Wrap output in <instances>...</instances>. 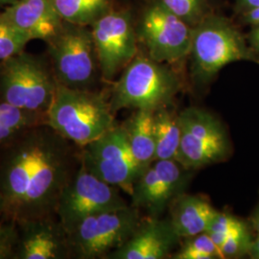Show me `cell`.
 <instances>
[{
  "instance_id": "6da1fadb",
  "label": "cell",
  "mask_w": 259,
  "mask_h": 259,
  "mask_svg": "<svg viewBox=\"0 0 259 259\" xmlns=\"http://www.w3.org/2000/svg\"><path fill=\"white\" fill-rule=\"evenodd\" d=\"M69 140L47 124L23 130L0 147L4 218L20 223L56 216L59 199L81 164Z\"/></svg>"
},
{
  "instance_id": "7a4b0ae2",
  "label": "cell",
  "mask_w": 259,
  "mask_h": 259,
  "mask_svg": "<svg viewBox=\"0 0 259 259\" xmlns=\"http://www.w3.org/2000/svg\"><path fill=\"white\" fill-rule=\"evenodd\" d=\"M47 124L81 149L115 126L110 99L102 93L59 83L47 111Z\"/></svg>"
},
{
  "instance_id": "3957f363",
  "label": "cell",
  "mask_w": 259,
  "mask_h": 259,
  "mask_svg": "<svg viewBox=\"0 0 259 259\" xmlns=\"http://www.w3.org/2000/svg\"><path fill=\"white\" fill-rule=\"evenodd\" d=\"M191 72L201 83H207L226 65L249 61L259 64V57L238 27L225 17L209 14L193 27Z\"/></svg>"
},
{
  "instance_id": "277c9868",
  "label": "cell",
  "mask_w": 259,
  "mask_h": 259,
  "mask_svg": "<svg viewBox=\"0 0 259 259\" xmlns=\"http://www.w3.org/2000/svg\"><path fill=\"white\" fill-rule=\"evenodd\" d=\"M178 75L148 56H136L114 82L110 104L115 113L123 109L156 111L170 105L181 90Z\"/></svg>"
},
{
  "instance_id": "5b68a950",
  "label": "cell",
  "mask_w": 259,
  "mask_h": 259,
  "mask_svg": "<svg viewBox=\"0 0 259 259\" xmlns=\"http://www.w3.org/2000/svg\"><path fill=\"white\" fill-rule=\"evenodd\" d=\"M57 83L47 56L22 51L0 62V101L47 113Z\"/></svg>"
},
{
  "instance_id": "8992f818",
  "label": "cell",
  "mask_w": 259,
  "mask_h": 259,
  "mask_svg": "<svg viewBox=\"0 0 259 259\" xmlns=\"http://www.w3.org/2000/svg\"><path fill=\"white\" fill-rule=\"evenodd\" d=\"M46 44L57 82L71 89L92 90L101 73L91 28L65 21Z\"/></svg>"
},
{
  "instance_id": "52a82bcc",
  "label": "cell",
  "mask_w": 259,
  "mask_h": 259,
  "mask_svg": "<svg viewBox=\"0 0 259 259\" xmlns=\"http://www.w3.org/2000/svg\"><path fill=\"white\" fill-rule=\"evenodd\" d=\"M141 221L138 208L133 205L89 216L68 233L71 255L81 259L107 257L129 240Z\"/></svg>"
},
{
  "instance_id": "ba28073f",
  "label": "cell",
  "mask_w": 259,
  "mask_h": 259,
  "mask_svg": "<svg viewBox=\"0 0 259 259\" xmlns=\"http://www.w3.org/2000/svg\"><path fill=\"white\" fill-rule=\"evenodd\" d=\"M181 145L177 161L185 169L222 162L232 155V143L222 122L209 111L188 108L179 113Z\"/></svg>"
},
{
  "instance_id": "9c48e42d",
  "label": "cell",
  "mask_w": 259,
  "mask_h": 259,
  "mask_svg": "<svg viewBox=\"0 0 259 259\" xmlns=\"http://www.w3.org/2000/svg\"><path fill=\"white\" fill-rule=\"evenodd\" d=\"M81 163L94 176L131 195L145 170L134 156L123 126H114L82 148Z\"/></svg>"
},
{
  "instance_id": "30bf717a",
  "label": "cell",
  "mask_w": 259,
  "mask_h": 259,
  "mask_svg": "<svg viewBox=\"0 0 259 259\" xmlns=\"http://www.w3.org/2000/svg\"><path fill=\"white\" fill-rule=\"evenodd\" d=\"M126 205L118 187L94 176L81 163L61 194L56 217L68 234L87 217Z\"/></svg>"
},
{
  "instance_id": "8fae6325",
  "label": "cell",
  "mask_w": 259,
  "mask_h": 259,
  "mask_svg": "<svg viewBox=\"0 0 259 259\" xmlns=\"http://www.w3.org/2000/svg\"><path fill=\"white\" fill-rule=\"evenodd\" d=\"M193 28L158 0L144 10L137 34L148 57L161 64H173L189 55Z\"/></svg>"
},
{
  "instance_id": "7c38bea8",
  "label": "cell",
  "mask_w": 259,
  "mask_h": 259,
  "mask_svg": "<svg viewBox=\"0 0 259 259\" xmlns=\"http://www.w3.org/2000/svg\"><path fill=\"white\" fill-rule=\"evenodd\" d=\"M101 78L113 82L139 54L137 26L127 10L112 9L91 26Z\"/></svg>"
},
{
  "instance_id": "4fadbf2b",
  "label": "cell",
  "mask_w": 259,
  "mask_h": 259,
  "mask_svg": "<svg viewBox=\"0 0 259 259\" xmlns=\"http://www.w3.org/2000/svg\"><path fill=\"white\" fill-rule=\"evenodd\" d=\"M188 171L175 159L155 160L140 175L132 192L133 206L154 216L175 200L189 180Z\"/></svg>"
},
{
  "instance_id": "5bb4252c",
  "label": "cell",
  "mask_w": 259,
  "mask_h": 259,
  "mask_svg": "<svg viewBox=\"0 0 259 259\" xmlns=\"http://www.w3.org/2000/svg\"><path fill=\"white\" fill-rule=\"evenodd\" d=\"M14 258L64 259L71 255L68 234L56 216L20 223Z\"/></svg>"
},
{
  "instance_id": "9a60e30c",
  "label": "cell",
  "mask_w": 259,
  "mask_h": 259,
  "mask_svg": "<svg viewBox=\"0 0 259 259\" xmlns=\"http://www.w3.org/2000/svg\"><path fill=\"white\" fill-rule=\"evenodd\" d=\"M180 239L170 221L151 218L141 221L129 240L111 251L106 258H165Z\"/></svg>"
},
{
  "instance_id": "2e32d148",
  "label": "cell",
  "mask_w": 259,
  "mask_h": 259,
  "mask_svg": "<svg viewBox=\"0 0 259 259\" xmlns=\"http://www.w3.org/2000/svg\"><path fill=\"white\" fill-rule=\"evenodd\" d=\"M0 16L33 39L47 42L64 25L52 0H18L0 12Z\"/></svg>"
},
{
  "instance_id": "e0dca14e",
  "label": "cell",
  "mask_w": 259,
  "mask_h": 259,
  "mask_svg": "<svg viewBox=\"0 0 259 259\" xmlns=\"http://www.w3.org/2000/svg\"><path fill=\"white\" fill-rule=\"evenodd\" d=\"M176 203L169 220L180 238H188L206 232L217 210L199 196L182 195Z\"/></svg>"
},
{
  "instance_id": "ac0fdd59",
  "label": "cell",
  "mask_w": 259,
  "mask_h": 259,
  "mask_svg": "<svg viewBox=\"0 0 259 259\" xmlns=\"http://www.w3.org/2000/svg\"><path fill=\"white\" fill-rule=\"evenodd\" d=\"M154 111L138 110L123 125L132 152L139 164L146 169L156 160Z\"/></svg>"
},
{
  "instance_id": "d6986e66",
  "label": "cell",
  "mask_w": 259,
  "mask_h": 259,
  "mask_svg": "<svg viewBox=\"0 0 259 259\" xmlns=\"http://www.w3.org/2000/svg\"><path fill=\"white\" fill-rule=\"evenodd\" d=\"M161 107L154 112L156 135V160L175 159L181 145V126L179 113Z\"/></svg>"
},
{
  "instance_id": "ffe728a7",
  "label": "cell",
  "mask_w": 259,
  "mask_h": 259,
  "mask_svg": "<svg viewBox=\"0 0 259 259\" xmlns=\"http://www.w3.org/2000/svg\"><path fill=\"white\" fill-rule=\"evenodd\" d=\"M52 2L64 21L89 27L113 9L112 0H52Z\"/></svg>"
},
{
  "instance_id": "44dd1931",
  "label": "cell",
  "mask_w": 259,
  "mask_h": 259,
  "mask_svg": "<svg viewBox=\"0 0 259 259\" xmlns=\"http://www.w3.org/2000/svg\"><path fill=\"white\" fill-rule=\"evenodd\" d=\"M0 124L13 129H29L47 124V113L27 111L0 101Z\"/></svg>"
},
{
  "instance_id": "7402d4cb",
  "label": "cell",
  "mask_w": 259,
  "mask_h": 259,
  "mask_svg": "<svg viewBox=\"0 0 259 259\" xmlns=\"http://www.w3.org/2000/svg\"><path fill=\"white\" fill-rule=\"evenodd\" d=\"M185 244L173 256L175 259H222L220 249L214 244L210 236L203 232L185 238Z\"/></svg>"
},
{
  "instance_id": "603a6c76",
  "label": "cell",
  "mask_w": 259,
  "mask_h": 259,
  "mask_svg": "<svg viewBox=\"0 0 259 259\" xmlns=\"http://www.w3.org/2000/svg\"><path fill=\"white\" fill-rule=\"evenodd\" d=\"M167 9L193 28L209 15L206 0H159Z\"/></svg>"
},
{
  "instance_id": "cb8c5ba5",
  "label": "cell",
  "mask_w": 259,
  "mask_h": 259,
  "mask_svg": "<svg viewBox=\"0 0 259 259\" xmlns=\"http://www.w3.org/2000/svg\"><path fill=\"white\" fill-rule=\"evenodd\" d=\"M31 38L0 16V62L24 51Z\"/></svg>"
},
{
  "instance_id": "d4e9b609",
  "label": "cell",
  "mask_w": 259,
  "mask_h": 259,
  "mask_svg": "<svg viewBox=\"0 0 259 259\" xmlns=\"http://www.w3.org/2000/svg\"><path fill=\"white\" fill-rule=\"evenodd\" d=\"M252 240L250 223L245 222L224 242L221 247L223 258H240L248 255Z\"/></svg>"
},
{
  "instance_id": "484cf974",
  "label": "cell",
  "mask_w": 259,
  "mask_h": 259,
  "mask_svg": "<svg viewBox=\"0 0 259 259\" xmlns=\"http://www.w3.org/2000/svg\"><path fill=\"white\" fill-rule=\"evenodd\" d=\"M244 223V220L231 213L217 211L209 224L206 233L210 236L214 244L221 250V247L226 239Z\"/></svg>"
},
{
  "instance_id": "4316f807",
  "label": "cell",
  "mask_w": 259,
  "mask_h": 259,
  "mask_svg": "<svg viewBox=\"0 0 259 259\" xmlns=\"http://www.w3.org/2000/svg\"><path fill=\"white\" fill-rule=\"evenodd\" d=\"M16 225H3L0 220V259L10 258L15 256L18 244L19 234Z\"/></svg>"
},
{
  "instance_id": "83f0119b",
  "label": "cell",
  "mask_w": 259,
  "mask_h": 259,
  "mask_svg": "<svg viewBox=\"0 0 259 259\" xmlns=\"http://www.w3.org/2000/svg\"><path fill=\"white\" fill-rule=\"evenodd\" d=\"M240 19L242 23L247 25L254 26L259 24V6L241 13Z\"/></svg>"
},
{
  "instance_id": "f1b7e54d",
  "label": "cell",
  "mask_w": 259,
  "mask_h": 259,
  "mask_svg": "<svg viewBox=\"0 0 259 259\" xmlns=\"http://www.w3.org/2000/svg\"><path fill=\"white\" fill-rule=\"evenodd\" d=\"M22 131L23 130L13 129L0 124V147L15 139Z\"/></svg>"
},
{
  "instance_id": "f546056e",
  "label": "cell",
  "mask_w": 259,
  "mask_h": 259,
  "mask_svg": "<svg viewBox=\"0 0 259 259\" xmlns=\"http://www.w3.org/2000/svg\"><path fill=\"white\" fill-rule=\"evenodd\" d=\"M247 39L251 49L259 57V24L251 26L250 33L247 35Z\"/></svg>"
},
{
  "instance_id": "4dcf8cb0",
  "label": "cell",
  "mask_w": 259,
  "mask_h": 259,
  "mask_svg": "<svg viewBox=\"0 0 259 259\" xmlns=\"http://www.w3.org/2000/svg\"><path fill=\"white\" fill-rule=\"evenodd\" d=\"M239 14L259 6V0H235Z\"/></svg>"
},
{
  "instance_id": "1f68e13d",
  "label": "cell",
  "mask_w": 259,
  "mask_h": 259,
  "mask_svg": "<svg viewBox=\"0 0 259 259\" xmlns=\"http://www.w3.org/2000/svg\"><path fill=\"white\" fill-rule=\"evenodd\" d=\"M248 255L250 256V258L259 259V234H257V236L255 238L253 237V240L250 244Z\"/></svg>"
},
{
  "instance_id": "d6a6232c",
  "label": "cell",
  "mask_w": 259,
  "mask_h": 259,
  "mask_svg": "<svg viewBox=\"0 0 259 259\" xmlns=\"http://www.w3.org/2000/svg\"><path fill=\"white\" fill-rule=\"evenodd\" d=\"M250 227L259 234V203L250 218Z\"/></svg>"
},
{
  "instance_id": "836d02e7",
  "label": "cell",
  "mask_w": 259,
  "mask_h": 259,
  "mask_svg": "<svg viewBox=\"0 0 259 259\" xmlns=\"http://www.w3.org/2000/svg\"><path fill=\"white\" fill-rule=\"evenodd\" d=\"M18 0H0V12L3 9H5L6 7L10 6V5L14 4Z\"/></svg>"
},
{
  "instance_id": "e575fe53",
  "label": "cell",
  "mask_w": 259,
  "mask_h": 259,
  "mask_svg": "<svg viewBox=\"0 0 259 259\" xmlns=\"http://www.w3.org/2000/svg\"><path fill=\"white\" fill-rule=\"evenodd\" d=\"M1 218H4V208H3V202L0 197V220Z\"/></svg>"
}]
</instances>
